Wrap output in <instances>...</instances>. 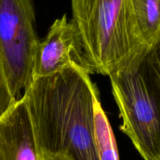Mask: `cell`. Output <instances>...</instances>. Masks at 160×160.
<instances>
[{
  "mask_svg": "<svg viewBox=\"0 0 160 160\" xmlns=\"http://www.w3.org/2000/svg\"><path fill=\"white\" fill-rule=\"evenodd\" d=\"M141 40L148 47L160 38V0H128Z\"/></svg>",
  "mask_w": 160,
  "mask_h": 160,
  "instance_id": "obj_7",
  "label": "cell"
},
{
  "mask_svg": "<svg viewBox=\"0 0 160 160\" xmlns=\"http://www.w3.org/2000/svg\"><path fill=\"white\" fill-rule=\"evenodd\" d=\"M72 64L92 74L78 27L73 20H68L64 14L53 21L46 38L38 44L33 78L50 76Z\"/></svg>",
  "mask_w": 160,
  "mask_h": 160,
  "instance_id": "obj_5",
  "label": "cell"
},
{
  "mask_svg": "<svg viewBox=\"0 0 160 160\" xmlns=\"http://www.w3.org/2000/svg\"><path fill=\"white\" fill-rule=\"evenodd\" d=\"M92 73L109 75L141 63L149 50L137 30L128 0H71Z\"/></svg>",
  "mask_w": 160,
  "mask_h": 160,
  "instance_id": "obj_2",
  "label": "cell"
},
{
  "mask_svg": "<svg viewBox=\"0 0 160 160\" xmlns=\"http://www.w3.org/2000/svg\"><path fill=\"white\" fill-rule=\"evenodd\" d=\"M44 160H71L68 156L64 154H42Z\"/></svg>",
  "mask_w": 160,
  "mask_h": 160,
  "instance_id": "obj_11",
  "label": "cell"
},
{
  "mask_svg": "<svg viewBox=\"0 0 160 160\" xmlns=\"http://www.w3.org/2000/svg\"><path fill=\"white\" fill-rule=\"evenodd\" d=\"M18 100L12 93L4 66L0 58V117L2 116Z\"/></svg>",
  "mask_w": 160,
  "mask_h": 160,
  "instance_id": "obj_10",
  "label": "cell"
},
{
  "mask_svg": "<svg viewBox=\"0 0 160 160\" xmlns=\"http://www.w3.org/2000/svg\"><path fill=\"white\" fill-rule=\"evenodd\" d=\"M108 77L122 119L121 131L144 160H160V94L141 63Z\"/></svg>",
  "mask_w": 160,
  "mask_h": 160,
  "instance_id": "obj_3",
  "label": "cell"
},
{
  "mask_svg": "<svg viewBox=\"0 0 160 160\" xmlns=\"http://www.w3.org/2000/svg\"><path fill=\"white\" fill-rule=\"evenodd\" d=\"M94 125L95 138L100 160H119L115 135L101 106L100 94L95 98Z\"/></svg>",
  "mask_w": 160,
  "mask_h": 160,
  "instance_id": "obj_8",
  "label": "cell"
},
{
  "mask_svg": "<svg viewBox=\"0 0 160 160\" xmlns=\"http://www.w3.org/2000/svg\"><path fill=\"white\" fill-rule=\"evenodd\" d=\"M39 42L32 0H0V58L17 99L33 81Z\"/></svg>",
  "mask_w": 160,
  "mask_h": 160,
  "instance_id": "obj_4",
  "label": "cell"
},
{
  "mask_svg": "<svg viewBox=\"0 0 160 160\" xmlns=\"http://www.w3.org/2000/svg\"><path fill=\"white\" fill-rule=\"evenodd\" d=\"M141 64L148 78L160 94V38L149 48Z\"/></svg>",
  "mask_w": 160,
  "mask_h": 160,
  "instance_id": "obj_9",
  "label": "cell"
},
{
  "mask_svg": "<svg viewBox=\"0 0 160 160\" xmlns=\"http://www.w3.org/2000/svg\"><path fill=\"white\" fill-rule=\"evenodd\" d=\"M0 160H44L23 96L0 117Z\"/></svg>",
  "mask_w": 160,
  "mask_h": 160,
  "instance_id": "obj_6",
  "label": "cell"
},
{
  "mask_svg": "<svg viewBox=\"0 0 160 160\" xmlns=\"http://www.w3.org/2000/svg\"><path fill=\"white\" fill-rule=\"evenodd\" d=\"M88 71L72 64L33 78L24 91L37 144L42 154L71 160H100L95 138L94 102L99 93Z\"/></svg>",
  "mask_w": 160,
  "mask_h": 160,
  "instance_id": "obj_1",
  "label": "cell"
}]
</instances>
